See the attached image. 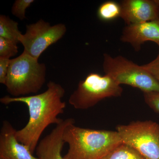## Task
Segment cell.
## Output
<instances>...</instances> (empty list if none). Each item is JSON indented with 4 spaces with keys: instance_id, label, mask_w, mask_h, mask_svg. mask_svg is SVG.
Masks as SVG:
<instances>
[{
    "instance_id": "obj_3",
    "label": "cell",
    "mask_w": 159,
    "mask_h": 159,
    "mask_svg": "<svg viewBox=\"0 0 159 159\" xmlns=\"http://www.w3.org/2000/svg\"><path fill=\"white\" fill-rule=\"evenodd\" d=\"M46 66L23 51L18 57L10 59L6 86L12 97L35 94L46 81Z\"/></svg>"
},
{
    "instance_id": "obj_2",
    "label": "cell",
    "mask_w": 159,
    "mask_h": 159,
    "mask_svg": "<svg viewBox=\"0 0 159 159\" xmlns=\"http://www.w3.org/2000/svg\"><path fill=\"white\" fill-rule=\"evenodd\" d=\"M63 139L69 146L66 159H100L122 143L117 131L67 126Z\"/></svg>"
},
{
    "instance_id": "obj_5",
    "label": "cell",
    "mask_w": 159,
    "mask_h": 159,
    "mask_svg": "<svg viewBox=\"0 0 159 159\" xmlns=\"http://www.w3.org/2000/svg\"><path fill=\"white\" fill-rule=\"evenodd\" d=\"M122 92L121 85L108 75L91 73L80 81L69 103L76 109H88L105 98L121 97Z\"/></svg>"
},
{
    "instance_id": "obj_10",
    "label": "cell",
    "mask_w": 159,
    "mask_h": 159,
    "mask_svg": "<svg viewBox=\"0 0 159 159\" xmlns=\"http://www.w3.org/2000/svg\"><path fill=\"white\" fill-rule=\"evenodd\" d=\"M16 132L9 121H3L0 130V159H39L18 140Z\"/></svg>"
},
{
    "instance_id": "obj_7",
    "label": "cell",
    "mask_w": 159,
    "mask_h": 159,
    "mask_svg": "<svg viewBox=\"0 0 159 159\" xmlns=\"http://www.w3.org/2000/svg\"><path fill=\"white\" fill-rule=\"evenodd\" d=\"M65 25L60 23L51 26L43 19L26 26L25 33L20 38L24 52L38 59L50 46L57 42L65 34Z\"/></svg>"
},
{
    "instance_id": "obj_13",
    "label": "cell",
    "mask_w": 159,
    "mask_h": 159,
    "mask_svg": "<svg viewBox=\"0 0 159 159\" xmlns=\"http://www.w3.org/2000/svg\"><path fill=\"white\" fill-rule=\"evenodd\" d=\"M97 15L98 18L102 21L113 20L121 16V5L115 1H106L99 6Z\"/></svg>"
},
{
    "instance_id": "obj_16",
    "label": "cell",
    "mask_w": 159,
    "mask_h": 159,
    "mask_svg": "<svg viewBox=\"0 0 159 159\" xmlns=\"http://www.w3.org/2000/svg\"><path fill=\"white\" fill-rule=\"evenodd\" d=\"M34 2V0H16L11 7V13L21 20L26 19V9Z\"/></svg>"
},
{
    "instance_id": "obj_18",
    "label": "cell",
    "mask_w": 159,
    "mask_h": 159,
    "mask_svg": "<svg viewBox=\"0 0 159 159\" xmlns=\"http://www.w3.org/2000/svg\"><path fill=\"white\" fill-rule=\"evenodd\" d=\"M142 66L159 83V47L158 54L155 59Z\"/></svg>"
},
{
    "instance_id": "obj_14",
    "label": "cell",
    "mask_w": 159,
    "mask_h": 159,
    "mask_svg": "<svg viewBox=\"0 0 159 159\" xmlns=\"http://www.w3.org/2000/svg\"><path fill=\"white\" fill-rule=\"evenodd\" d=\"M100 159H145L132 147L122 143Z\"/></svg>"
},
{
    "instance_id": "obj_15",
    "label": "cell",
    "mask_w": 159,
    "mask_h": 159,
    "mask_svg": "<svg viewBox=\"0 0 159 159\" xmlns=\"http://www.w3.org/2000/svg\"><path fill=\"white\" fill-rule=\"evenodd\" d=\"M17 44L11 41L0 37V58L10 59L18 52Z\"/></svg>"
},
{
    "instance_id": "obj_17",
    "label": "cell",
    "mask_w": 159,
    "mask_h": 159,
    "mask_svg": "<svg viewBox=\"0 0 159 159\" xmlns=\"http://www.w3.org/2000/svg\"><path fill=\"white\" fill-rule=\"evenodd\" d=\"M145 103L155 112L159 113V93H144Z\"/></svg>"
},
{
    "instance_id": "obj_12",
    "label": "cell",
    "mask_w": 159,
    "mask_h": 159,
    "mask_svg": "<svg viewBox=\"0 0 159 159\" xmlns=\"http://www.w3.org/2000/svg\"><path fill=\"white\" fill-rule=\"evenodd\" d=\"M23 34L18 28V23L9 16L0 15V37L4 38L17 44Z\"/></svg>"
},
{
    "instance_id": "obj_20",
    "label": "cell",
    "mask_w": 159,
    "mask_h": 159,
    "mask_svg": "<svg viewBox=\"0 0 159 159\" xmlns=\"http://www.w3.org/2000/svg\"><path fill=\"white\" fill-rule=\"evenodd\" d=\"M155 1H156V2L157 4L159 6V0H155Z\"/></svg>"
},
{
    "instance_id": "obj_11",
    "label": "cell",
    "mask_w": 159,
    "mask_h": 159,
    "mask_svg": "<svg viewBox=\"0 0 159 159\" xmlns=\"http://www.w3.org/2000/svg\"><path fill=\"white\" fill-rule=\"evenodd\" d=\"M120 39L130 44L136 51H140L147 41L155 43L159 47V20L126 25Z\"/></svg>"
},
{
    "instance_id": "obj_1",
    "label": "cell",
    "mask_w": 159,
    "mask_h": 159,
    "mask_svg": "<svg viewBox=\"0 0 159 159\" xmlns=\"http://www.w3.org/2000/svg\"><path fill=\"white\" fill-rule=\"evenodd\" d=\"M44 92L37 95L20 97L6 96L0 99L5 105L22 102L27 106L29 120L25 127L16 130L19 141L26 145L32 153L35 151L40 138L49 125H57L62 120L58 116L64 112L66 103L62 100L65 90L59 84L49 81Z\"/></svg>"
},
{
    "instance_id": "obj_6",
    "label": "cell",
    "mask_w": 159,
    "mask_h": 159,
    "mask_svg": "<svg viewBox=\"0 0 159 159\" xmlns=\"http://www.w3.org/2000/svg\"><path fill=\"white\" fill-rule=\"evenodd\" d=\"M122 143L145 159H159V124L151 120L134 121L116 127Z\"/></svg>"
},
{
    "instance_id": "obj_8",
    "label": "cell",
    "mask_w": 159,
    "mask_h": 159,
    "mask_svg": "<svg viewBox=\"0 0 159 159\" xmlns=\"http://www.w3.org/2000/svg\"><path fill=\"white\" fill-rule=\"evenodd\" d=\"M120 4V17L127 25L159 20V6L155 0H124Z\"/></svg>"
},
{
    "instance_id": "obj_9",
    "label": "cell",
    "mask_w": 159,
    "mask_h": 159,
    "mask_svg": "<svg viewBox=\"0 0 159 159\" xmlns=\"http://www.w3.org/2000/svg\"><path fill=\"white\" fill-rule=\"evenodd\" d=\"M73 118L62 120L56 125L51 133L39 142L36 149L39 159H66L62 155L64 145V133L68 125L75 122Z\"/></svg>"
},
{
    "instance_id": "obj_4",
    "label": "cell",
    "mask_w": 159,
    "mask_h": 159,
    "mask_svg": "<svg viewBox=\"0 0 159 159\" xmlns=\"http://www.w3.org/2000/svg\"><path fill=\"white\" fill-rule=\"evenodd\" d=\"M103 71L119 85L139 89L144 93H159V83L142 66L121 55L113 57L103 54Z\"/></svg>"
},
{
    "instance_id": "obj_19",
    "label": "cell",
    "mask_w": 159,
    "mask_h": 159,
    "mask_svg": "<svg viewBox=\"0 0 159 159\" xmlns=\"http://www.w3.org/2000/svg\"><path fill=\"white\" fill-rule=\"evenodd\" d=\"M10 59L0 58V83L5 85Z\"/></svg>"
}]
</instances>
